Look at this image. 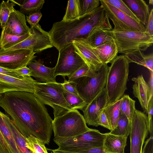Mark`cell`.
Returning a JSON list of instances; mask_svg holds the SVG:
<instances>
[{
	"instance_id": "1",
	"label": "cell",
	"mask_w": 153,
	"mask_h": 153,
	"mask_svg": "<svg viewBox=\"0 0 153 153\" xmlns=\"http://www.w3.org/2000/svg\"><path fill=\"white\" fill-rule=\"evenodd\" d=\"M0 106L25 138L32 135L49 144L53 120L45 105L33 94L25 91L1 94Z\"/></svg>"
},
{
	"instance_id": "2",
	"label": "cell",
	"mask_w": 153,
	"mask_h": 153,
	"mask_svg": "<svg viewBox=\"0 0 153 153\" xmlns=\"http://www.w3.org/2000/svg\"><path fill=\"white\" fill-rule=\"evenodd\" d=\"M98 27L106 30L112 29L101 5L91 13L74 20L55 22L48 33L53 46L59 51L76 39H87L91 31Z\"/></svg>"
},
{
	"instance_id": "3",
	"label": "cell",
	"mask_w": 153,
	"mask_h": 153,
	"mask_svg": "<svg viewBox=\"0 0 153 153\" xmlns=\"http://www.w3.org/2000/svg\"><path fill=\"white\" fill-rule=\"evenodd\" d=\"M105 90L106 105L121 99L127 89L129 62L124 55L117 56L111 63Z\"/></svg>"
},
{
	"instance_id": "4",
	"label": "cell",
	"mask_w": 153,
	"mask_h": 153,
	"mask_svg": "<svg viewBox=\"0 0 153 153\" xmlns=\"http://www.w3.org/2000/svg\"><path fill=\"white\" fill-rule=\"evenodd\" d=\"M64 91L62 83L36 81L34 84L33 94L45 105L53 108L55 118L73 110L65 98Z\"/></svg>"
},
{
	"instance_id": "5",
	"label": "cell",
	"mask_w": 153,
	"mask_h": 153,
	"mask_svg": "<svg viewBox=\"0 0 153 153\" xmlns=\"http://www.w3.org/2000/svg\"><path fill=\"white\" fill-rule=\"evenodd\" d=\"M116 44L118 52L123 55L135 51L143 52L153 43V36L146 32L105 30Z\"/></svg>"
},
{
	"instance_id": "6",
	"label": "cell",
	"mask_w": 153,
	"mask_h": 153,
	"mask_svg": "<svg viewBox=\"0 0 153 153\" xmlns=\"http://www.w3.org/2000/svg\"><path fill=\"white\" fill-rule=\"evenodd\" d=\"M52 126L54 137H74L91 129L87 127L84 116L77 110L68 111L54 118Z\"/></svg>"
},
{
	"instance_id": "7",
	"label": "cell",
	"mask_w": 153,
	"mask_h": 153,
	"mask_svg": "<svg viewBox=\"0 0 153 153\" xmlns=\"http://www.w3.org/2000/svg\"><path fill=\"white\" fill-rule=\"evenodd\" d=\"M105 134L91 129L81 134L71 137H54L53 140L59 149L66 151L77 152L94 147H102Z\"/></svg>"
},
{
	"instance_id": "8",
	"label": "cell",
	"mask_w": 153,
	"mask_h": 153,
	"mask_svg": "<svg viewBox=\"0 0 153 153\" xmlns=\"http://www.w3.org/2000/svg\"><path fill=\"white\" fill-rule=\"evenodd\" d=\"M109 66L103 64L95 76H83L74 81L79 96L87 104L98 96L105 88Z\"/></svg>"
},
{
	"instance_id": "9",
	"label": "cell",
	"mask_w": 153,
	"mask_h": 153,
	"mask_svg": "<svg viewBox=\"0 0 153 153\" xmlns=\"http://www.w3.org/2000/svg\"><path fill=\"white\" fill-rule=\"evenodd\" d=\"M30 28L31 34L22 42L6 49L0 48V55L21 50L38 53L53 47L48 32L44 30L39 24Z\"/></svg>"
},
{
	"instance_id": "10",
	"label": "cell",
	"mask_w": 153,
	"mask_h": 153,
	"mask_svg": "<svg viewBox=\"0 0 153 153\" xmlns=\"http://www.w3.org/2000/svg\"><path fill=\"white\" fill-rule=\"evenodd\" d=\"M85 63L76 52L72 43L70 44L59 51L54 76H61L65 79V76L69 77Z\"/></svg>"
},
{
	"instance_id": "11",
	"label": "cell",
	"mask_w": 153,
	"mask_h": 153,
	"mask_svg": "<svg viewBox=\"0 0 153 153\" xmlns=\"http://www.w3.org/2000/svg\"><path fill=\"white\" fill-rule=\"evenodd\" d=\"M109 18L114 25V30L119 31L145 32V26L140 22L131 17L105 1L100 0Z\"/></svg>"
},
{
	"instance_id": "12",
	"label": "cell",
	"mask_w": 153,
	"mask_h": 153,
	"mask_svg": "<svg viewBox=\"0 0 153 153\" xmlns=\"http://www.w3.org/2000/svg\"><path fill=\"white\" fill-rule=\"evenodd\" d=\"M131 123L130 153H141L149 133L147 115L136 109Z\"/></svg>"
},
{
	"instance_id": "13",
	"label": "cell",
	"mask_w": 153,
	"mask_h": 153,
	"mask_svg": "<svg viewBox=\"0 0 153 153\" xmlns=\"http://www.w3.org/2000/svg\"><path fill=\"white\" fill-rule=\"evenodd\" d=\"M36 81L30 76L16 77L0 74V93L25 91L33 94Z\"/></svg>"
},
{
	"instance_id": "14",
	"label": "cell",
	"mask_w": 153,
	"mask_h": 153,
	"mask_svg": "<svg viewBox=\"0 0 153 153\" xmlns=\"http://www.w3.org/2000/svg\"><path fill=\"white\" fill-rule=\"evenodd\" d=\"M35 53L31 50H21L0 55V67L15 70L27 66L36 56Z\"/></svg>"
},
{
	"instance_id": "15",
	"label": "cell",
	"mask_w": 153,
	"mask_h": 153,
	"mask_svg": "<svg viewBox=\"0 0 153 153\" xmlns=\"http://www.w3.org/2000/svg\"><path fill=\"white\" fill-rule=\"evenodd\" d=\"M72 43L76 53L91 71L96 72L100 69L103 64L87 39H76L74 40Z\"/></svg>"
},
{
	"instance_id": "16",
	"label": "cell",
	"mask_w": 153,
	"mask_h": 153,
	"mask_svg": "<svg viewBox=\"0 0 153 153\" xmlns=\"http://www.w3.org/2000/svg\"><path fill=\"white\" fill-rule=\"evenodd\" d=\"M106 102L105 88L100 94L90 103L82 111L86 123L89 126L95 127L99 126L98 118L103 111Z\"/></svg>"
},
{
	"instance_id": "17",
	"label": "cell",
	"mask_w": 153,
	"mask_h": 153,
	"mask_svg": "<svg viewBox=\"0 0 153 153\" xmlns=\"http://www.w3.org/2000/svg\"><path fill=\"white\" fill-rule=\"evenodd\" d=\"M3 30L7 33L15 36L31 33L30 28L27 25L25 15L15 9Z\"/></svg>"
},
{
	"instance_id": "18",
	"label": "cell",
	"mask_w": 153,
	"mask_h": 153,
	"mask_svg": "<svg viewBox=\"0 0 153 153\" xmlns=\"http://www.w3.org/2000/svg\"><path fill=\"white\" fill-rule=\"evenodd\" d=\"M32 71L31 76L40 81L45 82H55L56 77L54 75L55 67H46L39 61L34 59L28 65Z\"/></svg>"
},
{
	"instance_id": "19",
	"label": "cell",
	"mask_w": 153,
	"mask_h": 153,
	"mask_svg": "<svg viewBox=\"0 0 153 153\" xmlns=\"http://www.w3.org/2000/svg\"><path fill=\"white\" fill-rule=\"evenodd\" d=\"M134 82L132 86L133 94L139 101L144 113L147 114L149 101V90L147 83L142 75L131 79Z\"/></svg>"
},
{
	"instance_id": "20",
	"label": "cell",
	"mask_w": 153,
	"mask_h": 153,
	"mask_svg": "<svg viewBox=\"0 0 153 153\" xmlns=\"http://www.w3.org/2000/svg\"><path fill=\"white\" fill-rule=\"evenodd\" d=\"M127 137L105 133L102 148L107 153H124Z\"/></svg>"
},
{
	"instance_id": "21",
	"label": "cell",
	"mask_w": 153,
	"mask_h": 153,
	"mask_svg": "<svg viewBox=\"0 0 153 153\" xmlns=\"http://www.w3.org/2000/svg\"><path fill=\"white\" fill-rule=\"evenodd\" d=\"M145 26L147 24L150 10L149 5L143 0H122Z\"/></svg>"
},
{
	"instance_id": "22",
	"label": "cell",
	"mask_w": 153,
	"mask_h": 153,
	"mask_svg": "<svg viewBox=\"0 0 153 153\" xmlns=\"http://www.w3.org/2000/svg\"><path fill=\"white\" fill-rule=\"evenodd\" d=\"M93 48L103 64L111 63L117 56L118 53L117 46L113 40L97 47Z\"/></svg>"
},
{
	"instance_id": "23",
	"label": "cell",
	"mask_w": 153,
	"mask_h": 153,
	"mask_svg": "<svg viewBox=\"0 0 153 153\" xmlns=\"http://www.w3.org/2000/svg\"><path fill=\"white\" fill-rule=\"evenodd\" d=\"M3 119L11 131L21 153H33L28 148L25 138L16 127L8 116L2 113Z\"/></svg>"
},
{
	"instance_id": "24",
	"label": "cell",
	"mask_w": 153,
	"mask_h": 153,
	"mask_svg": "<svg viewBox=\"0 0 153 153\" xmlns=\"http://www.w3.org/2000/svg\"><path fill=\"white\" fill-rule=\"evenodd\" d=\"M129 62H134L148 68L149 71H153V54L145 55L140 51H132L123 54Z\"/></svg>"
},
{
	"instance_id": "25",
	"label": "cell",
	"mask_w": 153,
	"mask_h": 153,
	"mask_svg": "<svg viewBox=\"0 0 153 153\" xmlns=\"http://www.w3.org/2000/svg\"><path fill=\"white\" fill-rule=\"evenodd\" d=\"M122 100V97L114 102L105 105L103 108V111L108 120L111 131L117 125L120 117V106Z\"/></svg>"
},
{
	"instance_id": "26",
	"label": "cell",
	"mask_w": 153,
	"mask_h": 153,
	"mask_svg": "<svg viewBox=\"0 0 153 153\" xmlns=\"http://www.w3.org/2000/svg\"><path fill=\"white\" fill-rule=\"evenodd\" d=\"M105 30L102 27H97L90 33L87 40L93 47H97L113 40Z\"/></svg>"
},
{
	"instance_id": "27",
	"label": "cell",
	"mask_w": 153,
	"mask_h": 153,
	"mask_svg": "<svg viewBox=\"0 0 153 153\" xmlns=\"http://www.w3.org/2000/svg\"><path fill=\"white\" fill-rule=\"evenodd\" d=\"M82 12L80 0H69L62 21L67 22L80 17Z\"/></svg>"
},
{
	"instance_id": "28",
	"label": "cell",
	"mask_w": 153,
	"mask_h": 153,
	"mask_svg": "<svg viewBox=\"0 0 153 153\" xmlns=\"http://www.w3.org/2000/svg\"><path fill=\"white\" fill-rule=\"evenodd\" d=\"M131 128V121H129L125 116L120 114L116 126L110 131V133L117 136L128 137Z\"/></svg>"
},
{
	"instance_id": "29",
	"label": "cell",
	"mask_w": 153,
	"mask_h": 153,
	"mask_svg": "<svg viewBox=\"0 0 153 153\" xmlns=\"http://www.w3.org/2000/svg\"><path fill=\"white\" fill-rule=\"evenodd\" d=\"M31 34L21 36H15L7 33L2 29L0 37V48L6 49L12 47L27 38Z\"/></svg>"
},
{
	"instance_id": "30",
	"label": "cell",
	"mask_w": 153,
	"mask_h": 153,
	"mask_svg": "<svg viewBox=\"0 0 153 153\" xmlns=\"http://www.w3.org/2000/svg\"><path fill=\"white\" fill-rule=\"evenodd\" d=\"M44 0H24L19 5V11L22 13L29 15L40 11L44 4Z\"/></svg>"
},
{
	"instance_id": "31",
	"label": "cell",
	"mask_w": 153,
	"mask_h": 153,
	"mask_svg": "<svg viewBox=\"0 0 153 153\" xmlns=\"http://www.w3.org/2000/svg\"><path fill=\"white\" fill-rule=\"evenodd\" d=\"M135 102L128 95H124L122 97L120 114L125 116L130 122L136 109Z\"/></svg>"
},
{
	"instance_id": "32",
	"label": "cell",
	"mask_w": 153,
	"mask_h": 153,
	"mask_svg": "<svg viewBox=\"0 0 153 153\" xmlns=\"http://www.w3.org/2000/svg\"><path fill=\"white\" fill-rule=\"evenodd\" d=\"M0 130L9 146L13 153H21L15 141L12 134L6 124L0 111Z\"/></svg>"
},
{
	"instance_id": "33",
	"label": "cell",
	"mask_w": 153,
	"mask_h": 153,
	"mask_svg": "<svg viewBox=\"0 0 153 153\" xmlns=\"http://www.w3.org/2000/svg\"><path fill=\"white\" fill-rule=\"evenodd\" d=\"M15 4L13 0L3 1L0 3V25L2 29L4 27Z\"/></svg>"
},
{
	"instance_id": "34",
	"label": "cell",
	"mask_w": 153,
	"mask_h": 153,
	"mask_svg": "<svg viewBox=\"0 0 153 153\" xmlns=\"http://www.w3.org/2000/svg\"><path fill=\"white\" fill-rule=\"evenodd\" d=\"M64 96L72 110L79 109L83 111L88 104L80 96L74 94L65 90Z\"/></svg>"
},
{
	"instance_id": "35",
	"label": "cell",
	"mask_w": 153,
	"mask_h": 153,
	"mask_svg": "<svg viewBox=\"0 0 153 153\" xmlns=\"http://www.w3.org/2000/svg\"><path fill=\"white\" fill-rule=\"evenodd\" d=\"M27 147L33 153H48L43 142L30 135L25 138Z\"/></svg>"
},
{
	"instance_id": "36",
	"label": "cell",
	"mask_w": 153,
	"mask_h": 153,
	"mask_svg": "<svg viewBox=\"0 0 153 153\" xmlns=\"http://www.w3.org/2000/svg\"><path fill=\"white\" fill-rule=\"evenodd\" d=\"M97 72H94L91 71L88 66L85 63L68 77V79L67 81L68 82H71L83 76L93 77L95 76Z\"/></svg>"
},
{
	"instance_id": "37",
	"label": "cell",
	"mask_w": 153,
	"mask_h": 153,
	"mask_svg": "<svg viewBox=\"0 0 153 153\" xmlns=\"http://www.w3.org/2000/svg\"><path fill=\"white\" fill-rule=\"evenodd\" d=\"M104 1L126 14L139 22L136 16L122 0H104Z\"/></svg>"
},
{
	"instance_id": "38",
	"label": "cell",
	"mask_w": 153,
	"mask_h": 153,
	"mask_svg": "<svg viewBox=\"0 0 153 153\" xmlns=\"http://www.w3.org/2000/svg\"><path fill=\"white\" fill-rule=\"evenodd\" d=\"M82 16L93 12L99 7V0H80Z\"/></svg>"
},
{
	"instance_id": "39",
	"label": "cell",
	"mask_w": 153,
	"mask_h": 153,
	"mask_svg": "<svg viewBox=\"0 0 153 153\" xmlns=\"http://www.w3.org/2000/svg\"><path fill=\"white\" fill-rule=\"evenodd\" d=\"M147 111V122L149 133L150 136H153V97L149 101Z\"/></svg>"
},
{
	"instance_id": "40",
	"label": "cell",
	"mask_w": 153,
	"mask_h": 153,
	"mask_svg": "<svg viewBox=\"0 0 153 153\" xmlns=\"http://www.w3.org/2000/svg\"><path fill=\"white\" fill-rule=\"evenodd\" d=\"M42 14L40 11L26 16V20L30 25V28L39 25Z\"/></svg>"
},
{
	"instance_id": "41",
	"label": "cell",
	"mask_w": 153,
	"mask_h": 153,
	"mask_svg": "<svg viewBox=\"0 0 153 153\" xmlns=\"http://www.w3.org/2000/svg\"><path fill=\"white\" fill-rule=\"evenodd\" d=\"M62 84L65 90L74 94L79 96L76 89V83L74 81L68 82L65 79L64 82Z\"/></svg>"
},
{
	"instance_id": "42",
	"label": "cell",
	"mask_w": 153,
	"mask_h": 153,
	"mask_svg": "<svg viewBox=\"0 0 153 153\" xmlns=\"http://www.w3.org/2000/svg\"><path fill=\"white\" fill-rule=\"evenodd\" d=\"M98 120L99 126H100L111 131L108 120L103 110L99 114Z\"/></svg>"
},
{
	"instance_id": "43",
	"label": "cell",
	"mask_w": 153,
	"mask_h": 153,
	"mask_svg": "<svg viewBox=\"0 0 153 153\" xmlns=\"http://www.w3.org/2000/svg\"><path fill=\"white\" fill-rule=\"evenodd\" d=\"M141 153H153V137L150 136L144 143Z\"/></svg>"
},
{
	"instance_id": "44",
	"label": "cell",
	"mask_w": 153,
	"mask_h": 153,
	"mask_svg": "<svg viewBox=\"0 0 153 153\" xmlns=\"http://www.w3.org/2000/svg\"><path fill=\"white\" fill-rule=\"evenodd\" d=\"M145 32L151 36H153V9L150 12L148 20L146 26Z\"/></svg>"
},
{
	"instance_id": "45",
	"label": "cell",
	"mask_w": 153,
	"mask_h": 153,
	"mask_svg": "<svg viewBox=\"0 0 153 153\" xmlns=\"http://www.w3.org/2000/svg\"><path fill=\"white\" fill-rule=\"evenodd\" d=\"M0 74L16 77L23 76L18 70H10L1 67H0Z\"/></svg>"
},
{
	"instance_id": "46",
	"label": "cell",
	"mask_w": 153,
	"mask_h": 153,
	"mask_svg": "<svg viewBox=\"0 0 153 153\" xmlns=\"http://www.w3.org/2000/svg\"><path fill=\"white\" fill-rule=\"evenodd\" d=\"M79 153H107L103 150L102 147H94L79 151Z\"/></svg>"
},
{
	"instance_id": "47",
	"label": "cell",
	"mask_w": 153,
	"mask_h": 153,
	"mask_svg": "<svg viewBox=\"0 0 153 153\" xmlns=\"http://www.w3.org/2000/svg\"><path fill=\"white\" fill-rule=\"evenodd\" d=\"M150 76L147 83L149 90V101L153 97V71H149Z\"/></svg>"
},
{
	"instance_id": "48",
	"label": "cell",
	"mask_w": 153,
	"mask_h": 153,
	"mask_svg": "<svg viewBox=\"0 0 153 153\" xmlns=\"http://www.w3.org/2000/svg\"><path fill=\"white\" fill-rule=\"evenodd\" d=\"M18 70L23 76H31L32 71L27 66L18 69Z\"/></svg>"
},
{
	"instance_id": "49",
	"label": "cell",
	"mask_w": 153,
	"mask_h": 153,
	"mask_svg": "<svg viewBox=\"0 0 153 153\" xmlns=\"http://www.w3.org/2000/svg\"><path fill=\"white\" fill-rule=\"evenodd\" d=\"M51 153H79L78 152L64 151L59 149H49Z\"/></svg>"
},
{
	"instance_id": "50",
	"label": "cell",
	"mask_w": 153,
	"mask_h": 153,
	"mask_svg": "<svg viewBox=\"0 0 153 153\" xmlns=\"http://www.w3.org/2000/svg\"><path fill=\"white\" fill-rule=\"evenodd\" d=\"M149 4L152 5L153 4V0H150L149 1Z\"/></svg>"
},
{
	"instance_id": "51",
	"label": "cell",
	"mask_w": 153,
	"mask_h": 153,
	"mask_svg": "<svg viewBox=\"0 0 153 153\" xmlns=\"http://www.w3.org/2000/svg\"><path fill=\"white\" fill-rule=\"evenodd\" d=\"M1 94L0 93V97H1Z\"/></svg>"
}]
</instances>
